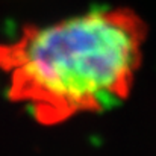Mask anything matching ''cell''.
<instances>
[{"mask_svg": "<svg viewBox=\"0 0 156 156\" xmlns=\"http://www.w3.org/2000/svg\"><path fill=\"white\" fill-rule=\"evenodd\" d=\"M147 32L146 21L129 8L29 24L0 44L8 97L44 126L109 111L132 93Z\"/></svg>", "mask_w": 156, "mask_h": 156, "instance_id": "1", "label": "cell"}]
</instances>
